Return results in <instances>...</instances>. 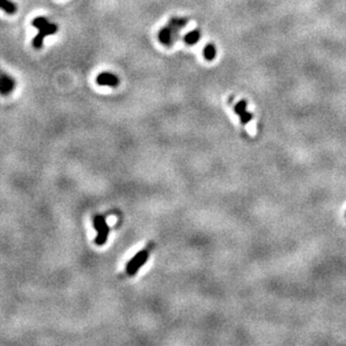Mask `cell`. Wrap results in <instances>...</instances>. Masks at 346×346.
Wrapping results in <instances>:
<instances>
[{
  "instance_id": "7",
  "label": "cell",
  "mask_w": 346,
  "mask_h": 346,
  "mask_svg": "<svg viewBox=\"0 0 346 346\" xmlns=\"http://www.w3.org/2000/svg\"><path fill=\"white\" fill-rule=\"evenodd\" d=\"M158 41L160 44H163L164 46H167V47L172 46V44L175 43L171 31L168 29V27L167 26H165L164 28H161L158 31Z\"/></svg>"
},
{
  "instance_id": "2",
  "label": "cell",
  "mask_w": 346,
  "mask_h": 346,
  "mask_svg": "<svg viewBox=\"0 0 346 346\" xmlns=\"http://www.w3.org/2000/svg\"><path fill=\"white\" fill-rule=\"evenodd\" d=\"M93 226L95 230V245L99 247L105 246L110 233L109 225L107 223L105 215H95L93 219Z\"/></svg>"
},
{
  "instance_id": "6",
  "label": "cell",
  "mask_w": 346,
  "mask_h": 346,
  "mask_svg": "<svg viewBox=\"0 0 346 346\" xmlns=\"http://www.w3.org/2000/svg\"><path fill=\"white\" fill-rule=\"evenodd\" d=\"M96 83L101 86H111V88H116V86L119 85L120 83V81H119V78L117 75L109 73V72H103L99 74L98 77H96Z\"/></svg>"
},
{
  "instance_id": "11",
  "label": "cell",
  "mask_w": 346,
  "mask_h": 346,
  "mask_svg": "<svg viewBox=\"0 0 346 346\" xmlns=\"http://www.w3.org/2000/svg\"><path fill=\"white\" fill-rule=\"evenodd\" d=\"M215 54H216L215 47L212 44H210L204 48V57L206 58L207 61H212V59L215 57Z\"/></svg>"
},
{
  "instance_id": "9",
  "label": "cell",
  "mask_w": 346,
  "mask_h": 346,
  "mask_svg": "<svg viewBox=\"0 0 346 346\" xmlns=\"http://www.w3.org/2000/svg\"><path fill=\"white\" fill-rule=\"evenodd\" d=\"M199 37H201V33H199V30L194 29V30L190 31V33L185 35V37H184V42H185V44H187V45H194L198 42Z\"/></svg>"
},
{
  "instance_id": "4",
  "label": "cell",
  "mask_w": 346,
  "mask_h": 346,
  "mask_svg": "<svg viewBox=\"0 0 346 346\" xmlns=\"http://www.w3.org/2000/svg\"><path fill=\"white\" fill-rule=\"evenodd\" d=\"M16 82L10 75L0 71V94L8 95L15 90Z\"/></svg>"
},
{
  "instance_id": "3",
  "label": "cell",
  "mask_w": 346,
  "mask_h": 346,
  "mask_svg": "<svg viewBox=\"0 0 346 346\" xmlns=\"http://www.w3.org/2000/svg\"><path fill=\"white\" fill-rule=\"evenodd\" d=\"M57 29H58L57 25L54 23H50L47 26L43 27V28L40 29V33L33 39V46L37 48V50H40V48L43 47V44H44L45 37L56 34Z\"/></svg>"
},
{
  "instance_id": "5",
  "label": "cell",
  "mask_w": 346,
  "mask_h": 346,
  "mask_svg": "<svg viewBox=\"0 0 346 346\" xmlns=\"http://www.w3.org/2000/svg\"><path fill=\"white\" fill-rule=\"evenodd\" d=\"M188 19L186 18H180V17H172L169 19L168 23H167V27L171 31L172 37H174V41L176 42L177 39H180V30L183 28L184 26L187 24Z\"/></svg>"
},
{
  "instance_id": "10",
  "label": "cell",
  "mask_w": 346,
  "mask_h": 346,
  "mask_svg": "<svg viewBox=\"0 0 346 346\" xmlns=\"http://www.w3.org/2000/svg\"><path fill=\"white\" fill-rule=\"evenodd\" d=\"M48 24H50V21H48L47 18L45 17H36L35 19H33V21H31V25H33L37 29H41L43 28V27L47 26Z\"/></svg>"
},
{
  "instance_id": "8",
  "label": "cell",
  "mask_w": 346,
  "mask_h": 346,
  "mask_svg": "<svg viewBox=\"0 0 346 346\" xmlns=\"http://www.w3.org/2000/svg\"><path fill=\"white\" fill-rule=\"evenodd\" d=\"M0 9H3L8 15H14L17 12V6L10 0H0Z\"/></svg>"
},
{
  "instance_id": "12",
  "label": "cell",
  "mask_w": 346,
  "mask_h": 346,
  "mask_svg": "<svg viewBox=\"0 0 346 346\" xmlns=\"http://www.w3.org/2000/svg\"><path fill=\"white\" fill-rule=\"evenodd\" d=\"M247 102L246 101H240L239 103H236V106L234 107V111L236 112V115L242 116L243 113H245L247 110Z\"/></svg>"
},
{
  "instance_id": "1",
  "label": "cell",
  "mask_w": 346,
  "mask_h": 346,
  "mask_svg": "<svg viewBox=\"0 0 346 346\" xmlns=\"http://www.w3.org/2000/svg\"><path fill=\"white\" fill-rule=\"evenodd\" d=\"M153 247L154 243H150V245L143 249V250L137 252L136 255L128 261L126 270H124V272H126L128 277H133V275H136L139 270L145 266L146 262L148 261L150 252L153 250Z\"/></svg>"
}]
</instances>
